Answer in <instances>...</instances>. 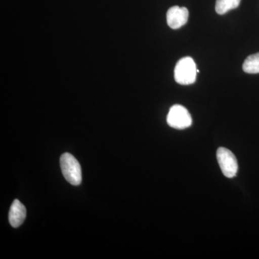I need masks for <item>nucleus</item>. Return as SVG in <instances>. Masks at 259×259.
I'll use <instances>...</instances> for the list:
<instances>
[{"label": "nucleus", "instance_id": "nucleus-1", "mask_svg": "<svg viewBox=\"0 0 259 259\" xmlns=\"http://www.w3.org/2000/svg\"><path fill=\"white\" fill-rule=\"evenodd\" d=\"M197 72L198 70L193 59L188 56L182 58L175 66V81L180 84H192L195 81Z\"/></svg>", "mask_w": 259, "mask_h": 259}, {"label": "nucleus", "instance_id": "nucleus-2", "mask_svg": "<svg viewBox=\"0 0 259 259\" xmlns=\"http://www.w3.org/2000/svg\"><path fill=\"white\" fill-rule=\"evenodd\" d=\"M60 165L63 175L69 183L74 186L81 184L82 180L81 166L73 155L64 153L60 158Z\"/></svg>", "mask_w": 259, "mask_h": 259}, {"label": "nucleus", "instance_id": "nucleus-3", "mask_svg": "<svg viewBox=\"0 0 259 259\" xmlns=\"http://www.w3.org/2000/svg\"><path fill=\"white\" fill-rule=\"evenodd\" d=\"M167 123L175 129H185L190 127L192 119L190 112L185 107L175 105L170 108L166 118Z\"/></svg>", "mask_w": 259, "mask_h": 259}, {"label": "nucleus", "instance_id": "nucleus-4", "mask_svg": "<svg viewBox=\"0 0 259 259\" xmlns=\"http://www.w3.org/2000/svg\"><path fill=\"white\" fill-rule=\"evenodd\" d=\"M217 158L224 176L228 178L236 177L238 170V161L235 155L230 150L223 147L218 148Z\"/></svg>", "mask_w": 259, "mask_h": 259}, {"label": "nucleus", "instance_id": "nucleus-5", "mask_svg": "<svg viewBox=\"0 0 259 259\" xmlns=\"http://www.w3.org/2000/svg\"><path fill=\"white\" fill-rule=\"evenodd\" d=\"M189 11L186 8L179 6L171 7L166 13V21L172 29L180 28L188 21Z\"/></svg>", "mask_w": 259, "mask_h": 259}, {"label": "nucleus", "instance_id": "nucleus-6", "mask_svg": "<svg viewBox=\"0 0 259 259\" xmlns=\"http://www.w3.org/2000/svg\"><path fill=\"white\" fill-rule=\"evenodd\" d=\"M26 209L20 201H13L9 212V221L13 228H18L23 224L26 218Z\"/></svg>", "mask_w": 259, "mask_h": 259}, {"label": "nucleus", "instance_id": "nucleus-7", "mask_svg": "<svg viewBox=\"0 0 259 259\" xmlns=\"http://www.w3.org/2000/svg\"><path fill=\"white\" fill-rule=\"evenodd\" d=\"M241 0H216L215 11L218 14L224 15L230 10L239 6Z\"/></svg>", "mask_w": 259, "mask_h": 259}, {"label": "nucleus", "instance_id": "nucleus-8", "mask_svg": "<svg viewBox=\"0 0 259 259\" xmlns=\"http://www.w3.org/2000/svg\"><path fill=\"white\" fill-rule=\"evenodd\" d=\"M243 70L248 74H259V53L246 58L243 64Z\"/></svg>", "mask_w": 259, "mask_h": 259}]
</instances>
